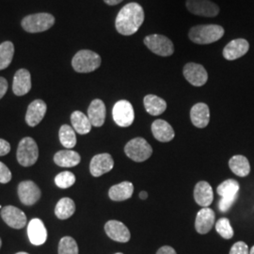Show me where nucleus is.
<instances>
[{"label":"nucleus","instance_id":"nucleus-1","mask_svg":"<svg viewBox=\"0 0 254 254\" xmlns=\"http://www.w3.org/2000/svg\"><path fill=\"white\" fill-rule=\"evenodd\" d=\"M144 18V10L139 4L128 3L119 11L115 21L116 29L122 35H133L142 25Z\"/></svg>","mask_w":254,"mask_h":254},{"label":"nucleus","instance_id":"nucleus-2","mask_svg":"<svg viewBox=\"0 0 254 254\" xmlns=\"http://www.w3.org/2000/svg\"><path fill=\"white\" fill-rule=\"evenodd\" d=\"M224 35V28L218 25H200L191 27L189 37L197 45H209L220 40Z\"/></svg>","mask_w":254,"mask_h":254},{"label":"nucleus","instance_id":"nucleus-3","mask_svg":"<svg viewBox=\"0 0 254 254\" xmlns=\"http://www.w3.org/2000/svg\"><path fill=\"white\" fill-rule=\"evenodd\" d=\"M72 65L77 73H91L100 67L101 57L91 50H80L74 55Z\"/></svg>","mask_w":254,"mask_h":254},{"label":"nucleus","instance_id":"nucleus-4","mask_svg":"<svg viewBox=\"0 0 254 254\" xmlns=\"http://www.w3.org/2000/svg\"><path fill=\"white\" fill-rule=\"evenodd\" d=\"M17 160L23 167H30L36 163L39 157V148L36 141L30 137H24L19 142L17 148Z\"/></svg>","mask_w":254,"mask_h":254},{"label":"nucleus","instance_id":"nucleus-5","mask_svg":"<svg viewBox=\"0 0 254 254\" xmlns=\"http://www.w3.org/2000/svg\"><path fill=\"white\" fill-rule=\"evenodd\" d=\"M55 24L54 16L50 13H36L22 20V27L29 33H38L48 30Z\"/></svg>","mask_w":254,"mask_h":254},{"label":"nucleus","instance_id":"nucleus-6","mask_svg":"<svg viewBox=\"0 0 254 254\" xmlns=\"http://www.w3.org/2000/svg\"><path fill=\"white\" fill-rule=\"evenodd\" d=\"M125 152L127 156L136 162H143L153 154V149L142 137H136L131 139L126 147Z\"/></svg>","mask_w":254,"mask_h":254},{"label":"nucleus","instance_id":"nucleus-7","mask_svg":"<svg viewBox=\"0 0 254 254\" xmlns=\"http://www.w3.org/2000/svg\"><path fill=\"white\" fill-rule=\"evenodd\" d=\"M144 44L153 53L161 57H169L174 53L173 42L163 35H149L144 39Z\"/></svg>","mask_w":254,"mask_h":254},{"label":"nucleus","instance_id":"nucleus-8","mask_svg":"<svg viewBox=\"0 0 254 254\" xmlns=\"http://www.w3.org/2000/svg\"><path fill=\"white\" fill-rule=\"evenodd\" d=\"M112 116L114 122L119 127H130L135 120V112L133 106L128 101H119L113 107Z\"/></svg>","mask_w":254,"mask_h":254},{"label":"nucleus","instance_id":"nucleus-9","mask_svg":"<svg viewBox=\"0 0 254 254\" xmlns=\"http://www.w3.org/2000/svg\"><path fill=\"white\" fill-rule=\"evenodd\" d=\"M187 9L191 13L202 17H215L219 13V7L210 0H187Z\"/></svg>","mask_w":254,"mask_h":254},{"label":"nucleus","instance_id":"nucleus-10","mask_svg":"<svg viewBox=\"0 0 254 254\" xmlns=\"http://www.w3.org/2000/svg\"><path fill=\"white\" fill-rule=\"evenodd\" d=\"M183 73L186 79L195 87L203 86L208 79V74L205 68L200 64L194 63L186 64Z\"/></svg>","mask_w":254,"mask_h":254},{"label":"nucleus","instance_id":"nucleus-11","mask_svg":"<svg viewBox=\"0 0 254 254\" xmlns=\"http://www.w3.org/2000/svg\"><path fill=\"white\" fill-rule=\"evenodd\" d=\"M1 218L9 225V227L13 229H22L27 225V216L20 209L8 205L1 209Z\"/></svg>","mask_w":254,"mask_h":254},{"label":"nucleus","instance_id":"nucleus-12","mask_svg":"<svg viewBox=\"0 0 254 254\" xmlns=\"http://www.w3.org/2000/svg\"><path fill=\"white\" fill-rule=\"evenodd\" d=\"M19 199L26 205H33L42 196L41 190L34 182H21L18 186Z\"/></svg>","mask_w":254,"mask_h":254},{"label":"nucleus","instance_id":"nucleus-13","mask_svg":"<svg viewBox=\"0 0 254 254\" xmlns=\"http://www.w3.org/2000/svg\"><path fill=\"white\" fill-rule=\"evenodd\" d=\"M114 167V160L109 154H96L90 164V172L94 177H99L110 172Z\"/></svg>","mask_w":254,"mask_h":254},{"label":"nucleus","instance_id":"nucleus-14","mask_svg":"<svg viewBox=\"0 0 254 254\" xmlns=\"http://www.w3.org/2000/svg\"><path fill=\"white\" fill-rule=\"evenodd\" d=\"M105 231L109 238L121 243H127L131 238L128 228L118 220L108 221L105 225Z\"/></svg>","mask_w":254,"mask_h":254},{"label":"nucleus","instance_id":"nucleus-15","mask_svg":"<svg viewBox=\"0 0 254 254\" xmlns=\"http://www.w3.org/2000/svg\"><path fill=\"white\" fill-rule=\"evenodd\" d=\"M27 235L31 244L41 246L46 243L47 231L44 222L40 218H33L27 226Z\"/></svg>","mask_w":254,"mask_h":254},{"label":"nucleus","instance_id":"nucleus-16","mask_svg":"<svg viewBox=\"0 0 254 254\" xmlns=\"http://www.w3.org/2000/svg\"><path fill=\"white\" fill-rule=\"evenodd\" d=\"M250 44L245 39H236L230 42L223 49V57L227 61H235L248 53Z\"/></svg>","mask_w":254,"mask_h":254},{"label":"nucleus","instance_id":"nucleus-17","mask_svg":"<svg viewBox=\"0 0 254 254\" xmlns=\"http://www.w3.org/2000/svg\"><path fill=\"white\" fill-rule=\"evenodd\" d=\"M46 104L43 100L37 99L33 101L27 108L26 122L29 127L38 126L42 120L45 118L46 113Z\"/></svg>","mask_w":254,"mask_h":254},{"label":"nucleus","instance_id":"nucleus-18","mask_svg":"<svg viewBox=\"0 0 254 254\" xmlns=\"http://www.w3.org/2000/svg\"><path fill=\"white\" fill-rule=\"evenodd\" d=\"M215 212L208 207L200 209L197 214L195 221V229L200 235H205L215 224Z\"/></svg>","mask_w":254,"mask_h":254},{"label":"nucleus","instance_id":"nucleus-19","mask_svg":"<svg viewBox=\"0 0 254 254\" xmlns=\"http://www.w3.org/2000/svg\"><path fill=\"white\" fill-rule=\"evenodd\" d=\"M31 89V76L27 69H20L13 77L12 91L17 96L27 94Z\"/></svg>","mask_w":254,"mask_h":254},{"label":"nucleus","instance_id":"nucleus-20","mask_svg":"<svg viewBox=\"0 0 254 254\" xmlns=\"http://www.w3.org/2000/svg\"><path fill=\"white\" fill-rule=\"evenodd\" d=\"M195 201L202 207H208L214 200V193L212 187L205 181L199 182L194 190Z\"/></svg>","mask_w":254,"mask_h":254},{"label":"nucleus","instance_id":"nucleus-21","mask_svg":"<svg viewBox=\"0 0 254 254\" xmlns=\"http://www.w3.org/2000/svg\"><path fill=\"white\" fill-rule=\"evenodd\" d=\"M192 124L198 128L207 127L210 121V110L208 106L204 103H198L192 107L190 110Z\"/></svg>","mask_w":254,"mask_h":254},{"label":"nucleus","instance_id":"nucleus-22","mask_svg":"<svg viewBox=\"0 0 254 254\" xmlns=\"http://www.w3.org/2000/svg\"><path fill=\"white\" fill-rule=\"evenodd\" d=\"M152 132L154 137L161 142H169L173 140L175 136L172 126L164 120L154 121L152 125Z\"/></svg>","mask_w":254,"mask_h":254},{"label":"nucleus","instance_id":"nucleus-23","mask_svg":"<svg viewBox=\"0 0 254 254\" xmlns=\"http://www.w3.org/2000/svg\"><path fill=\"white\" fill-rule=\"evenodd\" d=\"M88 118L90 119L91 126L100 127L104 125L106 119V106L103 101L95 99L92 101L88 109Z\"/></svg>","mask_w":254,"mask_h":254},{"label":"nucleus","instance_id":"nucleus-24","mask_svg":"<svg viewBox=\"0 0 254 254\" xmlns=\"http://www.w3.org/2000/svg\"><path fill=\"white\" fill-rule=\"evenodd\" d=\"M134 192V186L130 182H122L110 188L109 191V198L115 201L128 200L132 197Z\"/></svg>","mask_w":254,"mask_h":254},{"label":"nucleus","instance_id":"nucleus-25","mask_svg":"<svg viewBox=\"0 0 254 254\" xmlns=\"http://www.w3.org/2000/svg\"><path fill=\"white\" fill-rule=\"evenodd\" d=\"M81 157L72 150H63L54 155V162L63 168H73L80 163Z\"/></svg>","mask_w":254,"mask_h":254},{"label":"nucleus","instance_id":"nucleus-26","mask_svg":"<svg viewBox=\"0 0 254 254\" xmlns=\"http://www.w3.org/2000/svg\"><path fill=\"white\" fill-rule=\"evenodd\" d=\"M143 103L146 111L153 116H158L167 109L166 101L154 94L146 95Z\"/></svg>","mask_w":254,"mask_h":254},{"label":"nucleus","instance_id":"nucleus-27","mask_svg":"<svg viewBox=\"0 0 254 254\" xmlns=\"http://www.w3.org/2000/svg\"><path fill=\"white\" fill-rule=\"evenodd\" d=\"M71 123L75 132L80 135H86L91 130V123L87 115L81 111H74L71 115Z\"/></svg>","mask_w":254,"mask_h":254},{"label":"nucleus","instance_id":"nucleus-28","mask_svg":"<svg viewBox=\"0 0 254 254\" xmlns=\"http://www.w3.org/2000/svg\"><path fill=\"white\" fill-rule=\"evenodd\" d=\"M231 171L237 176L245 177L251 172L250 162L244 155H235L229 161Z\"/></svg>","mask_w":254,"mask_h":254},{"label":"nucleus","instance_id":"nucleus-29","mask_svg":"<svg viewBox=\"0 0 254 254\" xmlns=\"http://www.w3.org/2000/svg\"><path fill=\"white\" fill-rule=\"evenodd\" d=\"M75 212L74 201L70 198H63L59 200L55 208V215L60 219H67L71 218Z\"/></svg>","mask_w":254,"mask_h":254},{"label":"nucleus","instance_id":"nucleus-30","mask_svg":"<svg viewBox=\"0 0 254 254\" xmlns=\"http://www.w3.org/2000/svg\"><path fill=\"white\" fill-rule=\"evenodd\" d=\"M59 136H60L61 143L66 149H72L76 145V136L73 127L68 125H64L60 129Z\"/></svg>","mask_w":254,"mask_h":254},{"label":"nucleus","instance_id":"nucleus-31","mask_svg":"<svg viewBox=\"0 0 254 254\" xmlns=\"http://www.w3.org/2000/svg\"><path fill=\"white\" fill-rule=\"evenodd\" d=\"M14 55V46L11 42H4L0 45V70L9 67Z\"/></svg>","mask_w":254,"mask_h":254},{"label":"nucleus","instance_id":"nucleus-32","mask_svg":"<svg viewBox=\"0 0 254 254\" xmlns=\"http://www.w3.org/2000/svg\"><path fill=\"white\" fill-rule=\"evenodd\" d=\"M238 190H239L238 182L234 179H229L221 183L218 186L217 192L221 198H232V197L237 196Z\"/></svg>","mask_w":254,"mask_h":254},{"label":"nucleus","instance_id":"nucleus-33","mask_svg":"<svg viewBox=\"0 0 254 254\" xmlns=\"http://www.w3.org/2000/svg\"><path fill=\"white\" fill-rule=\"evenodd\" d=\"M59 254H78V246L71 236H64L59 244Z\"/></svg>","mask_w":254,"mask_h":254},{"label":"nucleus","instance_id":"nucleus-34","mask_svg":"<svg viewBox=\"0 0 254 254\" xmlns=\"http://www.w3.org/2000/svg\"><path fill=\"white\" fill-rule=\"evenodd\" d=\"M55 183L60 189H69L75 183V176L71 172H63L55 177Z\"/></svg>","mask_w":254,"mask_h":254},{"label":"nucleus","instance_id":"nucleus-35","mask_svg":"<svg viewBox=\"0 0 254 254\" xmlns=\"http://www.w3.org/2000/svg\"><path fill=\"white\" fill-rule=\"evenodd\" d=\"M216 230L225 239H231L234 236V230L228 218H219L216 223Z\"/></svg>","mask_w":254,"mask_h":254},{"label":"nucleus","instance_id":"nucleus-36","mask_svg":"<svg viewBox=\"0 0 254 254\" xmlns=\"http://www.w3.org/2000/svg\"><path fill=\"white\" fill-rule=\"evenodd\" d=\"M230 254H250L249 247L245 242H242V241L236 242L232 247Z\"/></svg>","mask_w":254,"mask_h":254},{"label":"nucleus","instance_id":"nucleus-37","mask_svg":"<svg viewBox=\"0 0 254 254\" xmlns=\"http://www.w3.org/2000/svg\"><path fill=\"white\" fill-rule=\"evenodd\" d=\"M11 180V173L9 168L2 162H0V183L7 184Z\"/></svg>","mask_w":254,"mask_h":254},{"label":"nucleus","instance_id":"nucleus-38","mask_svg":"<svg viewBox=\"0 0 254 254\" xmlns=\"http://www.w3.org/2000/svg\"><path fill=\"white\" fill-rule=\"evenodd\" d=\"M236 198L237 196L232 197V198H221V200L218 202V208L221 212H227L233 205V203L236 201Z\"/></svg>","mask_w":254,"mask_h":254},{"label":"nucleus","instance_id":"nucleus-39","mask_svg":"<svg viewBox=\"0 0 254 254\" xmlns=\"http://www.w3.org/2000/svg\"><path fill=\"white\" fill-rule=\"evenodd\" d=\"M10 151V145L9 142L5 139L0 138V156L8 154Z\"/></svg>","mask_w":254,"mask_h":254},{"label":"nucleus","instance_id":"nucleus-40","mask_svg":"<svg viewBox=\"0 0 254 254\" xmlns=\"http://www.w3.org/2000/svg\"><path fill=\"white\" fill-rule=\"evenodd\" d=\"M8 90V82L4 77H0V99L6 94Z\"/></svg>","mask_w":254,"mask_h":254},{"label":"nucleus","instance_id":"nucleus-41","mask_svg":"<svg viewBox=\"0 0 254 254\" xmlns=\"http://www.w3.org/2000/svg\"><path fill=\"white\" fill-rule=\"evenodd\" d=\"M156 254H177L176 252L174 251V249L170 247V246H164L162 248H160Z\"/></svg>","mask_w":254,"mask_h":254},{"label":"nucleus","instance_id":"nucleus-42","mask_svg":"<svg viewBox=\"0 0 254 254\" xmlns=\"http://www.w3.org/2000/svg\"><path fill=\"white\" fill-rule=\"evenodd\" d=\"M106 4H108L109 6H115L118 5L121 2H123L124 0H104Z\"/></svg>","mask_w":254,"mask_h":254},{"label":"nucleus","instance_id":"nucleus-43","mask_svg":"<svg viewBox=\"0 0 254 254\" xmlns=\"http://www.w3.org/2000/svg\"><path fill=\"white\" fill-rule=\"evenodd\" d=\"M139 197H140L141 200H146L147 197H148V194L146 193L145 191H141V192L139 193Z\"/></svg>","mask_w":254,"mask_h":254},{"label":"nucleus","instance_id":"nucleus-44","mask_svg":"<svg viewBox=\"0 0 254 254\" xmlns=\"http://www.w3.org/2000/svg\"><path fill=\"white\" fill-rule=\"evenodd\" d=\"M250 254H254V246L251 249V252H250Z\"/></svg>","mask_w":254,"mask_h":254},{"label":"nucleus","instance_id":"nucleus-45","mask_svg":"<svg viewBox=\"0 0 254 254\" xmlns=\"http://www.w3.org/2000/svg\"><path fill=\"white\" fill-rule=\"evenodd\" d=\"M27 254V253H18V254Z\"/></svg>","mask_w":254,"mask_h":254},{"label":"nucleus","instance_id":"nucleus-46","mask_svg":"<svg viewBox=\"0 0 254 254\" xmlns=\"http://www.w3.org/2000/svg\"><path fill=\"white\" fill-rule=\"evenodd\" d=\"M1 245H2V241H1V238H0V248H1Z\"/></svg>","mask_w":254,"mask_h":254},{"label":"nucleus","instance_id":"nucleus-47","mask_svg":"<svg viewBox=\"0 0 254 254\" xmlns=\"http://www.w3.org/2000/svg\"><path fill=\"white\" fill-rule=\"evenodd\" d=\"M121 254V253H118V254Z\"/></svg>","mask_w":254,"mask_h":254}]
</instances>
